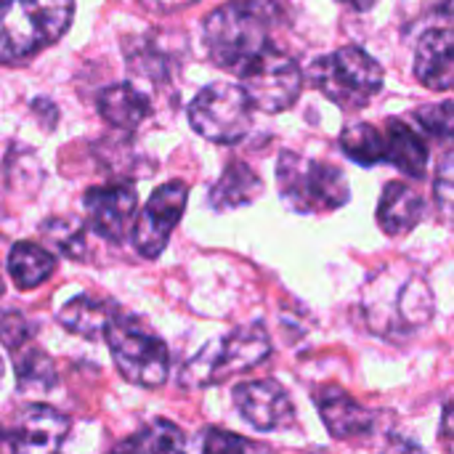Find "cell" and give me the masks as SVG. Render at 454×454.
Here are the masks:
<instances>
[{
	"instance_id": "26",
	"label": "cell",
	"mask_w": 454,
	"mask_h": 454,
	"mask_svg": "<svg viewBox=\"0 0 454 454\" xmlns=\"http://www.w3.org/2000/svg\"><path fill=\"white\" fill-rule=\"evenodd\" d=\"M415 122L436 138H454V101L423 104L415 109Z\"/></svg>"
},
{
	"instance_id": "27",
	"label": "cell",
	"mask_w": 454,
	"mask_h": 454,
	"mask_svg": "<svg viewBox=\"0 0 454 454\" xmlns=\"http://www.w3.org/2000/svg\"><path fill=\"white\" fill-rule=\"evenodd\" d=\"M43 234L69 258H80L82 250H85V237H82V229L69 223V221H59V218H51L43 229Z\"/></svg>"
},
{
	"instance_id": "7",
	"label": "cell",
	"mask_w": 454,
	"mask_h": 454,
	"mask_svg": "<svg viewBox=\"0 0 454 454\" xmlns=\"http://www.w3.org/2000/svg\"><path fill=\"white\" fill-rule=\"evenodd\" d=\"M104 338L120 375L128 383L141 388H160L168 380V370H170L168 346L144 322L117 311Z\"/></svg>"
},
{
	"instance_id": "4",
	"label": "cell",
	"mask_w": 454,
	"mask_h": 454,
	"mask_svg": "<svg viewBox=\"0 0 454 454\" xmlns=\"http://www.w3.org/2000/svg\"><path fill=\"white\" fill-rule=\"evenodd\" d=\"M269 356H271V340L261 325L237 327L234 333L210 340L197 356H192L184 364L178 383L184 388L218 386L234 375L250 372L253 367L263 364Z\"/></svg>"
},
{
	"instance_id": "35",
	"label": "cell",
	"mask_w": 454,
	"mask_h": 454,
	"mask_svg": "<svg viewBox=\"0 0 454 454\" xmlns=\"http://www.w3.org/2000/svg\"><path fill=\"white\" fill-rule=\"evenodd\" d=\"M0 380H3V362H0Z\"/></svg>"
},
{
	"instance_id": "22",
	"label": "cell",
	"mask_w": 454,
	"mask_h": 454,
	"mask_svg": "<svg viewBox=\"0 0 454 454\" xmlns=\"http://www.w3.org/2000/svg\"><path fill=\"white\" fill-rule=\"evenodd\" d=\"M16 380L21 391H51L56 386V367L51 356L40 348H32L29 343L11 351Z\"/></svg>"
},
{
	"instance_id": "21",
	"label": "cell",
	"mask_w": 454,
	"mask_h": 454,
	"mask_svg": "<svg viewBox=\"0 0 454 454\" xmlns=\"http://www.w3.org/2000/svg\"><path fill=\"white\" fill-rule=\"evenodd\" d=\"M53 271H56V258L35 242H16L8 253V274L21 290H32L43 285Z\"/></svg>"
},
{
	"instance_id": "9",
	"label": "cell",
	"mask_w": 454,
	"mask_h": 454,
	"mask_svg": "<svg viewBox=\"0 0 454 454\" xmlns=\"http://www.w3.org/2000/svg\"><path fill=\"white\" fill-rule=\"evenodd\" d=\"M237 77L242 80L253 106L269 114L290 109L303 90V69L287 51L277 45L255 56Z\"/></svg>"
},
{
	"instance_id": "12",
	"label": "cell",
	"mask_w": 454,
	"mask_h": 454,
	"mask_svg": "<svg viewBox=\"0 0 454 454\" xmlns=\"http://www.w3.org/2000/svg\"><path fill=\"white\" fill-rule=\"evenodd\" d=\"M82 207L93 231L109 242H122L130 231L136 218L138 194L133 184H114V186H93L82 197Z\"/></svg>"
},
{
	"instance_id": "3",
	"label": "cell",
	"mask_w": 454,
	"mask_h": 454,
	"mask_svg": "<svg viewBox=\"0 0 454 454\" xmlns=\"http://www.w3.org/2000/svg\"><path fill=\"white\" fill-rule=\"evenodd\" d=\"M282 200L301 215H319L343 207L351 200V186L338 165L282 152L277 162Z\"/></svg>"
},
{
	"instance_id": "33",
	"label": "cell",
	"mask_w": 454,
	"mask_h": 454,
	"mask_svg": "<svg viewBox=\"0 0 454 454\" xmlns=\"http://www.w3.org/2000/svg\"><path fill=\"white\" fill-rule=\"evenodd\" d=\"M340 3L348 5L351 11H359V13H362V11H370L378 0H340Z\"/></svg>"
},
{
	"instance_id": "6",
	"label": "cell",
	"mask_w": 454,
	"mask_h": 454,
	"mask_svg": "<svg viewBox=\"0 0 454 454\" xmlns=\"http://www.w3.org/2000/svg\"><path fill=\"white\" fill-rule=\"evenodd\" d=\"M306 77L325 98L343 109L367 106L383 88V67L359 45H343L319 56L309 67Z\"/></svg>"
},
{
	"instance_id": "16",
	"label": "cell",
	"mask_w": 454,
	"mask_h": 454,
	"mask_svg": "<svg viewBox=\"0 0 454 454\" xmlns=\"http://www.w3.org/2000/svg\"><path fill=\"white\" fill-rule=\"evenodd\" d=\"M423 213H426V202L412 186L394 181L383 189V197L378 205V223L388 237L410 234L420 223Z\"/></svg>"
},
{
	"instance_id": "30",
	"label": "cell",
	"mask_w": 454,
	"mask_h": 454,
	"mask_svg": "<svg viewBox=\"0 0 454 454\" xmlns=\"http://www.w3.org/2000/svg\"><path fill=\"white\" fill-rule=\"evenodd\" d=\"M444 450L454 452V402H450L444 407V415H442V434H439Z\"/></svg>"
},
{
	"instance_id": "13",
	"label": "cell",
	"mask_w": 454,
	"mask_h": 454,
	"mask_svg": "<svg viewBox=\"0 0 454 454\" xmlns=\"http://www.w3.org/2000/svg\"><path fill=\"white\" fill-rule=\"evenodd\" d=\"M69 434V420L48 404H27L5 428L8 452H56Z\"/></svg>"
},
{
	"instance_id": "34",
	"label": "cell",
	"mask_w": 454,
	"mask_h": 454,
	"mask_svg": "<svg viewBox=\"0 0 454 454\" xmlns=\"http://www.w3.org/2000/svg\"><path fill=\"white\" fill-rule=\"evenodd\" d=\"M0 452H8V442H5V428L0 426Z\"/></svg>"
},
{
	"instance_id": "25",
	"label": "cell",
	"mask_w": 454,
	"mask_h": 454,
	"mask_svg": "<svg viewBox=\"0 0 454 454\" xmlns=\"http://www.w3.org/2000/svg\"><path fill=\"white\" fill-rule=\"evenodd\" d=\"M434 200L442 223L454 229V152L444 154L439 162L436 181H434Z\"/></svg>"
},
{
	"instance_id": "1",
	"label": "cell",
	"mask_w": 454,
	"mask_h": 454,
	"mask_svg": "<svg viewBox=\"0 0 454 454\" xmlns=\"http://www.w3.org/2000/svg\"><path fill=\"white\" fill-rule=\"evenodd\" d=\"M279 21V0H231L205 19L202 40L221 69L239 74L255 56L274 45V27Z\"/></svg>"
},
{
	"instance_id": "31",
	"label": "cell",
	"mask_w": 454,
	"mask_h": 454,
	"mask_svg": "<svg viewBox=\"0 0 454 454\" xmlns=\"http://www.w3.org/2000/svg\"><path fill=\"white\" fill-rule=\"evenodd\" d=\"M426 8H428V13H434L439 19L454 21V0H426Z\"/></svg>"
},
{
	"instance_id": "11",
	"label": "cell",
	"mask_w": 454,
	"mask_h": 454,
	"mask_svg": "<svg viewBox=\"0 0 454 454\" xmlns=\"http://www.w3.org/2000/svg\"><path fill=\"white\" fill-rule=\"evenodd\" d=\"M231 399L237 412L255 431H277L295 423V407L290 394L271 378L239 383Z\"/></svg>"
},
{
	"instance_id": "19",
	"label": "cell",
	"mask_w": 454,
	"mask_h": 454,
	"mask_svg": "<svg viewBox=\"0 0 454 454\" xmlns=\"http://www.w3.org/2000/svg\"><path fill=\"white\" fill-rule=\"evenodd\" d=\"M263 194V181L247 162H229L213 184L207 200L213 210H234L255 202Z\"/></svg>"
},
{
	"instance_id": "32",
	"label": "cell",
	"mask_w": 454,
	"mask_h": 454,
	"mask_svg": "<svg viewBox=\"0 0 454 454\" xmlns=\"http://www.w3.org/2000/svg\"><path fill=\"white\" fill-rule=\"evenodd\" d=\"M141 3L152 11H178V8H186L197 0H141Z\"/></svg>"
},
{
	"instance_id": "14",
	"label": "cell",
	"mask_w": 454,
	"mask_h": 454,
	"mask_svg": "<svg viewBox=\"0 0 454 454\" xmlns=\"http://www.w3.org/2000/svg\"><path fill=\"white\" fill-rule=\"evenodd\" d=\"M314 404L322 415V423L335 439H354L367 436L375 426V418L370 410L356 404L343 388L338 386H322L314 391Z\"/></svg>"
},
{
	"instance_id": "8",
	"label": "cell",
	"mask_w": 454,
	"mask_h": 454,
	"mask_svg": "<svg viewBox=\"0 0 454 454\" xmlns=\"http://www.w3.org/2000/svg\"><path fill=\"white\" fill-rule=\"evenodd\" d=\"M253 101L237 82H210L189 104L192 128L213 144H237L253 128Z\"/></svg>"
},
{
	"instance_id": "18",
	"label": "cell",
	"mask_w": 454,
	"mask_h": 454,
	"mask_svg": "<svg viewBox=\"0 0 454 454\" xmlns=\"http://www.w3.org/2000/svg\"><path fill=\"white\" fill-rule=\"evenodd\" d=\"M96 104H98L101 117L120 130H136L152 112L146 93H141L130 82H117V85L104 88Z\"/></svg>"
},
{
	"instance_id": "15",
	"label": "cell",
	"mask_w": 454,
	"mask_h": 454,
	"mask_svg": "<svg viewBox=\"0 0 454 454\" xmlns=\"http://www.w3.org/2000/svg\"><path fill=\"white\" fill-rule=\"evenodd\" d=\"M415 77L431 90H454V29H428L420 37Z\"/></svg>"
},
{
	"instance_id": "5",
	"label": "cell",
	"mask_w": 454,
	"mask_h": 454,
	"mask_svg": "<svg viewBox=\"0 0 454 454\" xmlns=\"http://www.w3.org/2000/svg\"><path fill=\"white\" fill-rule=\"evenodd\" d=\"M364 303H391L367 309V319L372 330L386 338H396V333H415L434 317V298L420 274H404L399 279L396 269L380 271L364 293Z\"/></svg>"
},
{
	"instance_id": "17",
	"label": "cell",
	"mask_w": 454,
	"mask_h": 454,
	"mask_svg": "<svg viewBox=\"0 0 454 454\" xmlns=\"http://www.w3.org/2000/svg\"><path fill=\"white\" fill-rule=\"evenodd\" d=\"M386 162L410 178H423L428 173V146L426 141L399 117L386 122Z\"/></svg>"
},
{
	"instance_id": "10",
	"label": "cell",
	"mask_w": 454,
	"mask_h": 454,
	"mask_svg": "<svg viewBox=\"0 0 454 454\" xmlns=\"http://www.w3.org/2000/svg\"><path fill=\"white\" fill-rule=\"evenodd\" d=\"M186 200H189V186L184 181H170L152 192L146 207L133 223V245L138 255L157 258L168 247V239L186 210Z\"/></svg>"
},
{
	"instance_id": "20",
	"label": "cell",
	"mask_w": 454,
	"mask_h": 454,
	"mask_svg": "<svg viewBox=\"0 0 454 454\" xmlns=\"http://www.w3.org/2000/svg\"><path fill=\"white\" fill-rule=\"evenodd\" d=\"M114 314H117V309L112 301L93 298V295H77L59 309V322H61V327H67L74 335L104 338Z\"/></svg>"
},
{
	"instance_id": "29",
	"label": "cell",
	"mask_w": 454,
	"mask_h": 454,
	"mask_svg": "<svg viewBox=\"0 0 454 454\" xmlns=\"http://www.w3.org/2000/svg\"><path fill=\"white\" fill-rule=\"evenodd\" d=\"M202 450L205 452H247V450H261L258 444L247 442V439H239L234 434H226V431H205V439H202Z\"/></svg>"
},
{
	"instance_id": "23",
	"label": "cell",
	"mask_w": 454,
	"mask_h": 454,
	"mask_svg": "<svg viewBox=\"0 0 454 454\" xmlns=\"http://www.w3.org/2000/svg\"><path fill=\"white\" fill-rule=\"evenodd\" d=\"M340 149L364 168L386 162V133L370 122H354L340 133Z\"/></svg>"
},
{
	"instance_id": "28",
	"label": "cell",
	"mask_w": 454,
	"mask_h": 454,
	"mask_svg": "<svg viewBox=\"0 0 454 454\" xmlns=\"http://www.w3.org/2000/svg\"><path fill=\"white\" fill-rule=\"evenodd\" d=\"M32 335H35V325L24 314H19L13 309L0 311V343L8 351H16V348L27 346L32 340Z\"/></svg>"
},
{
	"instance_id": "2",
	"label": "cell",
	"mask_w": 454,
	"mask_h": 454,
	"mask_svg": "<svg viewBox=\"0 0 454 454\" xmlns=\"http://www.w3.org/2000/svg\"><path fill=\"white\" fill-rule=\"evenodd\" d=\"M74 0H0V64L53 45L72 24Z\"/></svg>"
},
{
	"instance_id": "36",
	"label": "cell",
	"mask_w": 454,
	"mask_h": 454,
	"mask_svg": "<svg viewBox=\"0 0 454 454\" xmlns=\"http://www.w3.org/2000/svg\"><path fill=\"white\" fill-rule=\"evenodd\" d=\"M0 295H3V279H0Z\"/></svg>"
},
{
	"instance_id": "24",
	"label": "cell",
	"mask_w": 454,
	"mask_h": 454,
	"mask_svg": "<svg viewBox=\"0 0 454 454\" xmlns=\"http://www.w3.org/2000/svg\"><path fill=\"white\" fill-rule=\"evenodd\" d=\"M184 447H186L184 431L170 420H152L146 428H141L136 436L120 444V450H130V452H181Z\"/></svg>"
}]
</instances>
